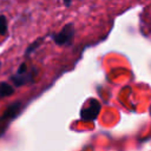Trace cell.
I'll list each match as a JSON object with an SVG mask.
<instances>
[{
  "mask_svg": "<svg viewBox=\"0 0 151 151\" xmlns=\"http://www.w3.org/2000/svg\"><path fill=\"white\" fill-rule=\"evenodd\" d=\"M73 37H74V27H73L72 24H67L61 28V31L55 33L52 38H53V40L57 45L65 46V45L71 44Z\"/></svg>",
  "mask_w": 151,
  "mask_h": 151,
  "instance_id": "6da1fadb",
  "label": "cell"
},
{
  "mask_svg": "<svg viewBox=\"0 0 151 151\" xmlns=\"http://www.w3.org/2000/svg\"><path fill=\"white\" fill-rule=\"evenodd\" d=\"M100 111V104L94 100V99H91L87 105H85L80 112V118L83 120H86V122H92L97 118L98 113Z\"/></svg>",
  "mask_w": 151,
  "mask_h": 151,
  "instance_id": "3957f363",
  "label": "cell"
},
{
  "mask_svg": "<svg viewBox=\"0 0 151 151\" xmlns=\"http://www.w3.org/2000/svg\"><path fill=\"white\" fill-rule=\"evenodd\" d=\"M20 107H21V105H20V103L18 101V103H14V104L9 105V106L6 109V111L4 112V114L0 117V131L4 130L5 124H7L12 118H14V117L18 114V112L20 111Z\"/></svg>",
  "mask_w": 151,
  "mask_h": 151,
  "instance_id": "277c9868",
  "label": "cell"
},
{
  "mask_svg": "<svg viewBox=\"0 0 151 151\" xmlns=\"http://www.w3.org/2000/svg\"><path fill=\"white\" fill-rule=\"evenodd\" d=\"M13 92H14L13 86H11L7 83H0V100L2 98H5V97L11 96Z\"/></svg>",
  "mask_w": 151,
  "mask_h": 151,
  "instance_id": "5b68a950",
  "label": "cell"
},
{
  "mask_svg": "<svg viewBox=\"0 0 151 151\" xmlns=\"http://www.w3.org/2000/svg\"><path fill=\"white\" fill-rule=\"evenodd\" d=\"M7 34V19L5 15H0V37Z\"/></svg>",
  "mask_w": 151,
  "mask_h": 151,
  "instance_id": "8992f818",
  "label": "cell"
},
{
  "mask_svg": "<svg viewBox=\"0 0 151 151\" xmlns=\"http://www.w3.org/2000/svg\"><path fill=\"white\" fill-rule=\"evenodd\" d=\"M33 77H34V68L33 70H27V66L25 64H22L19 67L17 74L12 77V80L14 81V84L17 86H21V85L32 83Z\"/></svg>",
  "mask_w": 151,
  "mask_h": 151,
  "instance_id": "7a4b0ae2",
  "label": "cell"
}]
</instances>
